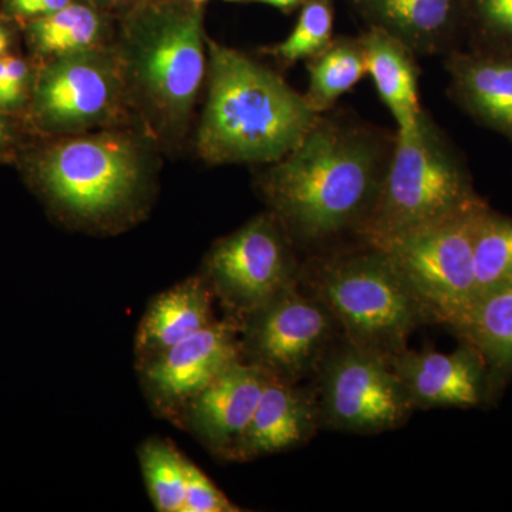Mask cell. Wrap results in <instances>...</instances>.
Masks as SVG:
<instances>
[{
	"label": "cell",
	"instance_id": "3",
	"mask_svg": "<svg viewBox=\"0 0 512 512\" xmlns=\"http://www.w3.org/2000/svg\"><path fill=\"white\" fill-rule=\"evenodd\" d=\"M156 144L124 127L59 137L32 163L57 217L80 231L114 234L146 215L156 190Z\"/></svg>",
	"mask_w": 512,
	"mask_h": 512
},
{
	"label": "cell",
	"instance_id": "1",
	"mask_svg": "<svg viewBox=\"0 0 512 512\" xmlns=\"http://www.w3.org/2000/svg\"><path fill=\"white\" fill-rule=\"evenodd\" d=\"M394 137L335 107L258 175L268 211L296 248L313 254L357 239L379 197Z\"/></svg>",
	"mask_w": 512,
	"mask_h": 512
},
{
	"label": "cell",
	"instance_id": "31",
	"mask_svg": "<svg viewBox=\"0 0 512 512\" xmlns=\"http://www.w3.org/2000/svg\"><path fill=\"white\" fill-rule=\"evenodd\" d=\"M94 6L103 9H127L131 10L138 5L148 2V0H93Z\"/></svg>",
	"mask_w": 512,
	"mask_h": 512
},
{
	"label": "cell",
	"instance_id": "6",
	"mask_svg": "<svg viewBox=\"0 0 512 512\" xmlns=\"http://www.w3.org/2000/svg\"><path fill=\"white\" fill-rule=\"evenodd\" d=\"M484 202L463 154L424 110L416 128L396 131L379 197L357 239L383 248Z\"/></svg>",
	"mask_w": 512,
	"mask_h": 512
},
{
	"label": "cell",
	"instance_id": "20",
	"mask_svg": "<svg viewBox=\"0 0 512 512\" xmlns=\"http://www.w3.org/2000/svg\"><path fill=\"white\" fill-rule=\"evenodd\" d=\"M440 325L480 353L490 377L512 373V285L481 293Z\"/></svg>",
	"mask_w": 512,
	"mask_h": 512
},
{
	"label": "cell",
	"instance_id": "19",
	"mask_svg": "<svg viewBox=\"0 0 512 512\" xmlns=\"http://www.w3.org/2000/svg\"><path fill=\"white\" fill-rule=\"evenodd\" d=\"M360 40L365 49L367 74L372 77L377 94L396 121V131L413 130L424 111L416 53L402 40L373 26L360 35Z\"/></svg>",
	"mask_w": 512,
	"mask_h": 512
},
{
	"label": "cell",
	"instance_id": "16",
	"mask_svg": "<svg viewBox=\"0 0 512 512\" xmlns=\"http://www.w3.org/2000/svg\"><path fill=\"white\" fill-rule=\"evenodd\" d=\"M315 389L266 375L264 390L237 461H251L302 446L319 429Z\"/></svg>",
	"mask_w": 512,
	"mask_h": 512
},
{
	"label": "cell",
	"instance_id": "15",
	"mask_svg": "<svg viewBox=\"0 0 512 512\" xmlns=\"http://www.w3.org/2000/svg\"><path fill=\"white\" fill-rule=\"evenodd\" d=\"M444 64L454 103L512 144V53L461 46Z\"/></svg>",
	"mask_w": 512,
	"mask_h": 512
},
{
	"label": "cell",
	"instance_id": "22",
	"mask_svg": "<svg viewBox=\"0 0 512 512\" xmlns=\"http://www.w3.org/2000/svg\"><path fill=\"white\" fill-rule=\"evenodd\" d=\"M309 84L306 100L318 114L335 109L367 74L365 49L359 37H335L318 56L306 62Z\"/></svg>",
	"mask_w": 512,
	"mask_h": 512
},
{
	"label": "cell",
	"instance_id": "2",
	"mask_svg": "<svg viewBox=\"0 0 512 512\" xmlns=\"http://www.w3.org/2000/svg\"><path fill=\"white\" fill-rule=\"evenodd\" d=\"M200 6L148 0L128 10L113 43L128 106L156 147H177L208 76V43Z\"/></svg>",
	"mask_w": 512,
	"mask_h": 512
},
{
	"label": "cell",
	"instance_id": "26",
	"mask_svg": "<svg viewBox=\"0 0 512 512\" xmlns=\"http://www.w3.org/2000/svg\"><path fill=\"white\" fill-rule=\"evenodd\" d=\"M467 28V47L512 53V0H464Z\"/></svg>",
	"mask_w": 512,
	"mask_h": 512
},
{
	"label": "cell",
	"instance_id": "17",
	"mask_svg": "<svg viewBox=\"0 0 512 512\" xmlns=\"http://www.w3.org/2000/svg\"><path fill=\"white\" fill-rule=\"evenodd\" d=\"M373 28L402 40L417 56L458 49L464 29V0H356Z\"/></svg>",
	"mask_w": 512,
	"mask_h": 512
},
{
	"label": "cell",
	"instance_id": "8",
	"mask_svg": "<svg viewBox=\"0 0 512 512\" xmlns=\"http://www.w3.org/2000/svg\"><path fill=\"white\" fill-rule=\"evenodd\" d=\"M320 426L345 433L399 429L416 407L390 362L336 339L318 367Z\"/></svg>",
	"mask_w": 512,
	"mask_h": 512
},
{
	"label": "cell",
	"instance_id": "28",
	"mask_svg": "<svg viewBox=\"0 0 512 512\" xmlns=\"http://www.w3.org/2000/svg\"><path fill=\"white\" fill-rule=\"evenodd\" d=\"M32 69L22 57L9 55L0 60V113L23 107L30 92Z\"/></svg>",
	"mask_w": 512,
	"mask_h": 512
},
{
	"label": "cell",
	"instance_id": "33",
	"mask_svg": "<svg viewBox=\"0 0 512 512\" xmlns=\"http://www.w3.org/2000/svg\"><path fill=\"white\" fill-rule=\"evenodd\" d=\"M10 140H12V128H10L8 120L5 119V113H0V151L8 146Z\"/></svg>",
	"mask_w": 512,
	"mask_h": 512
},
{
	"label": "cell",
	"instance_id": "10",
	"mask_svg": "<svg viewBox=\"0 0 512 512\" xmlns=\"http://www.w3.org/2000/svg\"><path fill=\"white\" fill-rule=\"evenodd\" d=\"M336 336L339 328L326 306L298 282L242 319V360L275 379L299 383L316 375Z\"/></svg>",
	"mask_w": 512,
	"mask_h": 512
},
{
	"label": "cell",
	"instance_id": "32",
	"mask_svg": "<svg viewBox=\"0 0 512 512\" xmlns=\"http://www.w3.org/2000/svg\"><path fill=\"white\" fill-rule=\"evenodd\" d=\"M10 49H12V35H10L9 29L0 23V60L12 55Z\"/></svg>",
	"mask_w": 512,
	"mask_h": 512
},
{
	"label": "cell",
	"instance_id": "30",
	"mask_svg": "<svg viewBox=\"0 0 512 512\" xmlns=\"http://www.w3.org/2000/svg\"><path fill=\"white\" fill-rule=\"evenodd\" d=\"M229 3H261V5L272 6V8L284 10V12H291V10L303 5L306 0H225Z\"/></svg>",
	"mask_w": 512,
	"mask_h": 512
},
{
	"label": "cell",
	"instance_id": "27",
	"mask_svg": "<svg viewBox=\"0 0 512 512\" xmlns=\"http://www.w3.org/2000/svg\"><path fill=\"white\" fill-rule=\"evenodd\" d=\"M241 508L222 493L201 468L188 461L183 512H238Z\"/></svg>",
	"mask_w": 512,
	"mask_h": 512
},
{
	"label": "cell",
	"instance_id": "7",
	"mask_svg": "<svg viewBox=\"0 0 512 512\" xmlns=\"http://www.w3.org/2000/svg\"><path fill=\"white\" fill-rule=\"evenodd\" d=\"M32 114L57 137L124 127L133 114L113 45L49 59L33 86Z\"/></svg>",
	"mask_w": 512,
	"mask_h": 512
},
{
	"label": "cell",
	"instance_id": "12",
	"mask_svg": "<svg viewBox=\"0 0 512 512\" xmlns=\"http://www.w3.org/2000/svg\"><path fill=\"white\" fill-rule=\"evenodd\" d=\"M239 360L241 322L227 315L137 367L154 412L173 421L188 400Z\"/></svg>",
	"mask_w": 512,
	"mask_h": 512
},
{
	"label": "cell",
	"instance_id": "23",
	"mask_svg": "<svg viewBox=\"0 0 512 512\" xmlns=\"http://www.w3.org/2000/svg\"><path fill=\"white\" fill-rule=\"evenodd\" d=\"M151 503L160 512H183L188 458L171 441L151 439L138 448Z\"/></svg>",
	"mask_w": 512,
	"mask_h": 512
},
{
	"label": "cell",
	"instance_id": "25",
	"mask_svg": "<svg viewBox=\"0 0 512 512\" xmlns=\"http://www.w3.org/2000/svg\"><path fill=\"white\" fill-rule=\"evenodd\" d=\"M335 12L330 0H306L291 35L284 42L264 49L282 66L308 62L332 43Z\"/></svg>",
	"mask_w": 512,
	"mask_h": 512
},
{
	"label": "cell",
	"instance_id": "34",
	"mask_svg": "<svg viewBox=\"0 0 512 512\" xmlns=\"http://www.w3.org/2000/svg\"><path fill=\"white\" fill-rule=\"evenodd\" d=\"M187 2L194 3V5L201 6L202 3L207 2V0H187Z\"/></svg>",
	"mask_w": 512,
	"mask_h": 512
},
{
	"label": "cell",
	"instance_id": "29",
	"mask_svg": "<svg viewBox=\"0 0 512 512\" xmlns=\"http://www.w3.org/2000/svg\"><path fill=\"white\" fill-rule=\"evenodd\" d=\"M74 0H3L9 16L16 19L33 20L52 15L66 8Z\"/></svg>",
	"mask_w": 512,
	"mask_h": 512
},
{
	"label": "cell",
	"instance_id": "11",
	"mask_svg": "<svg viewBox=\"0 0 512 512\" xmlns=\"http://www.w3.org/2000/svg\"><path fill=\"white\" fill-rule=\"evenodd\" d=\"M487 202L473 210L390 242L383 251L429 309L434 323L464 308L476 296L474 254Z\"/></svg>",
	"mask_w": 512,
	"mask_h": 512
},
{
	"label": "cell",
	"instance_id": "9",
	"mask_svg": "<svg viewBox=\"0 0 512 512\" xmlns=\"http://www.w3.org/2000/svg\"><path fill=\"white\" fill-rule=\"evenodd\" d=\"M302 264L288 232L272 212L256 215L218 239L202 276L232 318H247L278 293L298 284Z\"/></svg>",
	"mask_w": 512,
	"mask_h": 512
},
{
	"label": "cell",
	"instance_id": "5",
	"mask_svg": "<svg viewBox=\"0 0 512 512\" xmlns=\"http://www.w3.org/2000/svg\"><path fill=\"white\" fill-rule=\"evenodd\" d=\"M299 284L326 306L342 338L387 362L409 348L414 330L434 323L389 254L359 239L313 252Z\"/></svg>",
	"mask_w": 512,
	"mask_h": 512
},
{
	"label": "cell",
	"instance_id": "24",
	"mask_svg": "<svg viewBox=\"0 0 512 512\" xmlns=\"http://www.w3.org/2000/svg\"><path fill=\"white\" fill-rule=\"evenodd\" d=\"M474 266L476 296L512 285V218L488 210L478 232Z\"/></svg>",
	"mask_w": 512,
	"mask_h": 512
},
{
	"label": "cell",
	"instance_id": "14",
	"mask_svg": "<svg viewBox=\"0 0 512 512\" xmlns=\"http://www.w3.org/2000/svg\"><path fill=\"white\" fill-rule=\"evenodd\" d=\"M390 365L416 409L480 406L490 386V372L483 357L467 343L451 353L407 348Z\"/></svg>",
	"mask_w": 512,
	"mask_h": 512
},
{
	"label": "cell",
	"instance_id": "21",
	"mask_svg": "<svg viewBox=\"0 0 512 512\" xmlns=\"http://www.w3.org/2000/svg\"><path fill=\"white\" fill-rule=\"evenodd\" d=\"M28 37L37 55L53 59L109 45V28L96 6L73 2L52 15L29 20Z\"/></svg>",
	"mask_w": 512,
	"mask_h": 512
},
{
	"label": "cell",
	"instance_id": "18",
	"mask_svg": "<svg viewBox=\"0 0 512 512\" xmlns=\"http://www.w3.org/2000/svg\"><path fill=\"white\" fill-rule=\"evenodd\" d=\"M215 295L202 275L160 293L148 305L134 338L137 363L173 348L217 322Z\"/></svg>",
	"mask_w": 512,
	"mask_h": 512
},
{
	"label": "cell",
	"instance_id": "4",
	"mask_svg": "<svg viewBox=\"0 0 512 512\" xmlns=\"http://www.w3.org/2000/svg\"><path fill=\"white\" fill-rule=\"evenodd\" d=\"M208 92L197 151L208 164H272L301 143L319 114L281 74L208 39Z\"/></svg>",
	"mask_w": 512,
	"mask_h": 512
},
{
	"label": "cell",
	"instance_id": "13",
	"mask_svg": "<svg viewBox=\"0 0 512 512\" xmlns=\"http://www.w3.org/2000/svg\"><path fill=\"white\" fill-rule=\"evenodd\" d=\"M265 382V372L239 360L188 400L173 423L214 456L237 461Z\"/></svg>",
	"mask_w": 512,
	"mask_h": 512
}]
</instances>
